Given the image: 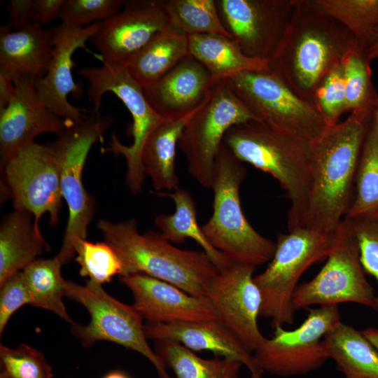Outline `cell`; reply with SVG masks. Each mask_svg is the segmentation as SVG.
Instances as JSON below:
<instances>
[{"mask_svg": "<svg viewBox=\"0 0 378 378\" xmlns=\"http://www.w3.org/2000/svg\"><path fill=\"white\" fill-rule=\"evenodd\" d=\"M359 46H363L351 32L314 0H295L268 65L293 92L312 103L323 80L349 51Z\"/></svg>", "mask_w": 378, "mask_h": 378, "instance_id": "obj_1", "label": "cell"}, {"mask_svg": "<svg viewBox=\"0 0 378 378\" xmlns=\"http://www.w3.org/2000/svg\"><path fill=\"white\" fill-rule=\"evenodd\" d=\"M377 111L352 112L343 122L328 126L313 143L305 226L326 233L338 230L354 197L360 153Z\"/></svg>", "mask_w": 378, "mask_h": 378, "instance_id": "obj_2", "label": "cell"}, {"mask_svg": "<svg viewBox=\"0 0 378 378\" xmlns=\"http://www.w3.org/2000/svg\"><path fill=\"white\" fill-rule=\"evenodd\" d=\"M223 144L239 161L278 181L290 202L288 230L305 226L312 183L313 143L252 120L232 127Z\"/></svg>", "mask_w": 378, "mask_h": 378, "instance_id": "obj_3", "label": "cell"}, {"mask_svg": "<svg viewBox=\"0 0 378 378\" xmlns=\"http://www.w3.org/2000/svg\"><path fill=\"white\" fill-rule=\"evenodd\" d=\"M97 227L118 256L121 276L144 274L207 298L218 270L204 251L179 248L160 232L141 233L133 218L117 223L100 219Z\"/></svg>", "mask_w": 378, "mask_h": 378, "instance_id": "obj_4", "label": "cell"}, {"mask_svg": "<svg viewBox=\"0 0 378 378\" xmlns=\"http://www.w3.org/2000/svg\"><path fill=\"white\" fill-rule=\"evenodd\" d=\"M246 174L243 162L223 143L214 164L213 213L201 227L231 262L256 267L270 261L276 242L258 233L244 216L239 190Z\"/></svg>", "mask_w": 378, "mask_h": 378, "instance_id": "obj_5", "label": "cell"}, {"mask_svg": "<svg viewBox=\"0 0 378 378\" xmlns=\"http://www.w3.org/2000/svg\"><path fill=\"white\" fill-rule=\"evenodd\" d=\"M338 230L326 233L308 226L297 227L276 236L274 253L266 269L253 277L262 295L260 316L272 326L293 324V295L303 273L327 258L335 247Z\"/></svg>", "mask_w": 378, "mask_h": 378, "instance_id": "obj_6", "label": "cell"}, {"mask_svg": "<svg viewBox=\"0 0 378 378\" xmlns=\"http://www.w3.org/2000/svg\"><path fill=\"white\" fill-rule=\"evenodd\" d=\"M79 74L89 83L88 95L93 111L99 112L102 96L111 92L123 102L131 113L133 120L132 144L120 143L113 133L109 146L103 153L111 152L124 158L127 164L126 184L132 193L138 194L142 190L146 176L141 162L144 147L150 134L165 119L150 105L142 87L132 78L126 66L104 63L100 67L82 68Z\"/></svg>", "mask_w": 378, "mask_h": 378, "instance_id": "obj_7", "label": "cell"}, {"mask_svg": "<svg viewBox=\"0 0 378 378\" xmlns=\"http://www.w3.org/2000/svg\"><path fill=\"white\" fill-rule=\"evenodd\" d=\"M112 121L110 116H102L92 111L82 122L57 135L51 144L59 161L61 192L69 209L62 247L57 255L62 264L75 257V240L86 239L94 203L83 185V171L91 147L97 141L102 142L104 133Z\"/></svg>", "mask_w": 378, "mask_h": 378, "instance_id": "obj_8", "label": "cell"}, {"mask_svg": "<svg viewBox=\"0 0 378 378\" xmlns=\"http://www.w3.org/2000/svg\"><path fill=\"white\" fill-rule=\"evenodd\" d=\"M226 79L260 121L312 143L328 127L314 105L298 95L270 68L239 72Z\"/></svg>", "mask_w": 378, "mask_h": 378, "instance_id": "obj_9", "label": "cell"}, {"mask_svg": "<svg viewBox=\"0 0 378 378\" xmlns=\"http://www.w3.org/2000/svg\"><path fill=\"white\" fill-rule=\"evenodd\" d=\"M64 296L82 304L90 315L87 326L71 325V331L85 347L109 341L145 356L161 378H172L162 361L147 342L143 318L133 305L108 295L101 284L88 280L85 285L66 281Z\"/></svg>", "mask_w": 378, "mask_h": 378, "instance_id": "obj_10", "label": "cell"}, {"mask_svg": "<svg viewBox=\"0 0 378 378\" xmlns=\"http://www.w3.org/2000/svg\"><path fill=\"white\" fill-rule=\"evenodd\" d=\"M252 120L258 119L227 80L218 81L210 97L186 124L178 144L186 157L188 173L199 184L211 188L215 160L225 135L232 127Z\"/></svg>", "mask_w": 378, "mask_h": 378, "instance_id": "obj_11", "label": "cell"}, {"mask_svg": "<svg viewBox=\"0 0 378 378\" xmlns=\"http://www.w3.org/2000/svg\"><path fill=\"white\" fill-rule=\"evenodd\" d=\"M338 305L308 308V314L296 328H274L273 336L265 338L253 352L264 372L281 377L302 375L319 369L329 358L323 345L324 336L339 324Z\"/></svg>", "mask_w": 378, "mask_h": 378, "instance_id": "obj_12", "label": "cell"}, {"mask_svg": "<svg viewBox=\"0 0 378 378\" xmlns=\"http://www.w3.org/2000/svg\"><path fill=\"white\" fill-rule=\"evenodd\" d=\"M326 259L313 279L296 287L294 309L354 302L378 311L377 295L365 277L357 242L343 221L337 243Z\"/></svg>", "mask_w": 378, "mask_h": 378, "instance_id": "obj_13", "label": "cell"}, {"mask_svg": "<svg viewBox=\"0 0 378 378\" xmlns=\"http://www.w3.org/2000/svg\"><path fill=\"white\" fill-rule=\"evenodd\" d=\"M1 172L14 209L29 211L37 223L46 213L51 225L58 223L63 198L60 164L51 144L31 143L17 153Z\"/></svg>", "mask_w": 378, "mask_h": 378, "instance_id": "obj_14", "label": "cell"}, {"mask_svg": "<svg viewBox=\"0 0 378 378\" xmlns=\"http://www.w3.org/2000/svg\"><path fill=\"white\" fill-rule=\"evenodd\" d=\"M295 0H218L223 25L242 52L269 61L290 20Z\"/></svg>", "mask_w": 378, "mask_h": 378, "instance_id": "obj_15", "label": "cell"}, {"mask_svg": "<svg viewBox=\"0 0 378 378\" xmlns=\"http://www.w3.org/2000/svg\"><path fill=\"white\" fill-rule=\"evenodd\" d=\"M255 267L231 262L218 271L207 298L218 320L253 353L265 340L258 327L262 295L253 280Z\"/></svg>", "mask_w": 378, "mask_h": 378, "instance_id": "obj_16", "label": "cell"}, {"mask_svg": "<svg viewBox=\"0 0 378 378\" xmlns=\"http://www.w3.org/2000/svg\"><path fill=\"white\" fill-rule=\"evenodd\" d=\"M170 27L162 0L125 1L121 10L100 22L90 41L103 63L125 66L156 34Z\"/></svg>", "mask_w": 378, "mask_h": 378, "instance_id": "obj_17", "label": "cell"}, {"mask_svg": "<svg viewBox=\"0 0 378 378\" xmlns=\"http://www.w3.org/2000/svg\"><path fill=\"white\" fill-rule=\"evenodd\" d=\"M100 22L85 27L61 24L54 27L53 50L46 74L34 82L41 103L56 115L74 125L83 120L85 110L69 103L67 97L72 94L80 97L83 87L76 83L72 75L75 63L73 55L78 48L88 50L87 41L97 32Z\"/></svg>", "mask_w": 378, "mask_h": 378, "instance_id": "obj_18", "label": "cell"}, {"mask_svg": "<svg viewBox=\"0 0 378 378\" xmlns=\"http://www.w3.org/2000/svg\"><path fill=\"white\" fill-rule=\"evenodd\" d=\"M15 94L0 111V169L20 150L44 133L62 134L74 124L56 115L40 101L34 81L24 76L11 79Z\"/></svg>", "mask_w": 378, "mask_h": 378, "instance_id": "obj_19", "label": "cell"}, {"mask_svg": "<svg viewBox=\"0 0 378 378\" xmlns=\"http://www.w3.org/2000/svg\"><path fill=\"white\" fill-rule=\"evenodd\" d=\"M121 280L133 295V306L148 323L218 320L208 298L190 295L172 284L144 274L121 276Z\"/></svg>", "mask_w": 378, "mask_h": 378, "instance_id": "obj_20", "label": "cell"}, {"mask_svg": "<svg viewBox=\"0 0 378 378\" xmlns=\"http://www.w3.org/2000/svg\"><path fill=\"white\" fill-rule=\"evenodd\" d=\"M217 82L198 60L188 55L142 89L152 108L165 120H171L198 109L210 97Z\"/></svg>", "mask_w": 378, "mask_h": 378, "instance_id": "obj_21", "label": "cell"}, {"mask_svg": "<svg viewBox=\"0 0 378 378\" xmlns=\"http://www.w3.org/2000/svg\"><path fill=\"white\" fill-rule=\"evenodd\" d=\"M147 339L177 342L192 351H209L241 361L251 373L262 374L253 353L220 321H181L144 325Z\"/></svg>", "mask_w": 378, "mask_h": 378, "instance_id": "obj_22", "label": "cell"}, {"mask_svg": "<svg viewBox=\"0 0 378 378\" xmlns=\"http://www.w3.org/2000/svg\"><path fill=\"white\" fill-rule=\"evenodd\" d=\"M54 27L43 29L33 21L11 31L1 28L0 74L10 79L24 76L33 81L47 73L53 50Z\"/></svg>", "mask_w": 378, "mask_h": 378, "instance_id": "obj_23", "label": "cell"}, {"mask_svg": "<svg viewBox=\"0 0 378 378\" xmlns=\"http://www.w3.org/2000/svg\"><path fill=\"white\" fill-rule=\"evenodd\" d=\"M49 250L34 216L14 209L4 218L0 227V284Z\"/></svg>", "mask_w": 378, "mask_h": 378, "instance_id": "obj_24", "label": "cell"}, {"mask_svg": "<svg viewBox=\"0 0 378 378\" xmlns=\"http://www.w3.org/2000/svg\"><path fill=\"white\" fill-rule=\"evenodd\" d=\"M198 109L179 118L165 120L146 141L141 162L144 173L150 178L155 192L178 188L179 181L175 168L176 150L186 124Z\"/></svg>", "mask_w": 378, "mask_h": 378, "instance_id": "obj_25", "label": "cell"}, {"mask_svg": "<svg viewBox=\"0 0 378 378\" xmlns=\"http://www.w3.org/2000/svg\"><path fill=\"white\" fill-rule=\"evenodd\" d=\"M323 345L344 378H378V349L362 331L340 322L324 336Z\"/></svg>", "mask_w": 378, "mask_h": 378, "instance_id": "obj_26", "label": "cell"}, {"mask_svg": "<svg viewBox=\"0 0 378 378\" xmlns=\"http://www.w3.org/2000/svg\"><path fill=\"white\" fill-rule=\"evenodd\" d=\"M188 55V36L171 26L156 34L125 66L132 78L144 88Z\"/></svg>", "mask_w": 378, "mask_h": 378, "instance_id": "obj_27", "label": "cell"}, {"mask_svg": "<svg viewBox=\"0 0 378 378\" xmlns=\"http://www.w3.org/2000/svg\"><path fill=\"white\" fill-rule=\"evenodd\" d=\"M162 197L171 198L175 204L172 214H159L154 219V225L160 233L172 244H182L186 239L195 241L211 258L218 270L229 265L231 261L216 249L204 236L197 220L195 200L186 189L177 188L174 192H154Z\"/></svg>", "mask_w": 378, "mask_h": 378, "instance_id": "obj_28", "label": "cell"}, {"mask_svg": "<svg viewBox=\"0 0 378 378\" xmlns=\"http://www.w3.org/2000/svg\"><path fill=\"white\" fill-rule=\"evenodd\" d=\"M189 55L217 81L243 71L269 68L268 62L246 56L230 38L211 34L188 36Z\"/></svg>", "mask_w": 378, "mask_h": 378, "instance_id": "obj_29", "label": "cell"}, {"mask_svg": "<svg viewBox=\"0 0 378 378\" xmlns=\"http://www.w3.org/2000/svg\"><path fill=\"white\" fill-rule=\"evenodd\" d=\"M155 351L175 378H238L243 363L223 357L204 359L177 342L155 341Z\"/></svg>", "mask_w": 378, "mask_h": 378, "instance_id": "obj_30", "label": "cell"}, {"mask_svg": "<svg viewBox=\"0 0 378 378\" xmlns=\"http://www.w3.org/2000/svg\"><path fill=\"white\" fill-rule=\"evenodd\" d=\"M62 265L57 255L50 259H36L22 272L31 298L30 304L50 311L73 325L75 322L62 300L66 282L61 274Z\"/></svg>", "mask_w": 378, "mask_h": 378, "instance_id": "obj_31", "label": "cell"}, {"mask_svg": "<svg viewBox=\"0 0 378 378\" xmlns=\"http://www.w3.org/2000/svg\"><path fill=\"white\" fill-rule=\"evenodd\" d=\"M170 26L187 36L211 34L231 38L214 0H162Z\"/></svg>", "mask_w": 378, "mask_h": 378, "instance_id": "obj_32", "label": "cell"}, {"mask_svg": "<svg viewBox=\"0 0 378 378\" xmlns=\"http://www.w3.org/2000/svg\"><path fill=\"white\" fill-rule=\"evenodd\" d=\"M378 213V129L375 119L366 135L355 181L354 197L345 217Z\"/></svg>", "mask_w": 378, "mask_h": 378, "instance_id": "obj_33", "label": "cell"}, {"mask_svg": "<svg viewBox=\"0 0 378 378\" xmlns=\"http://www.w3.org/2000/svg\"><path fill=\"white\" fill-rule=\"evenodd\" d=\"M368 50L359 46L349 51L341 60L346 111H377L378 95L372 80Z\"/></svg>", "mask_w": 378, "mask_h": 378, "instance_id": "obj_34", "label": "cell"}, {"mask_svg": "<svg viewBox=\"0 0 378 378\" xmlns=\"http://www.w3.org/2000/svg\"><path fill=\"white\" fill-rule=\"evenodd\" d=\"M326 13L341 22L368 50L378 29V0H314Z\"/></svg>", "mask_w": 378, "mask_h": 378, "instance_id": "obj_35", "label": "cell"}, {"mask_svg": "<svg viewBox=\"0 0 378 378\" xmlns=\"http://www.w3.org/2000/svg\"><path fill=\"white\" fill-rule=\"evenodd\" d=\"M73 248L81 276L102 285L109 282L115 275H121L122 263L113 248L104 241L93 243L78 238Z\"/></svg>", "mask_w": 378, "mask_h": 378, "instance_id": "obj_36", "label": "cell"}, {"mask_svg": "<svg viewBox=\"0 0 378 378\" xmlns=\"http://www.w3.org/2000/svg\"><path fill=\"white\" fill-rule=\"evenodd\" d=\"M0 378H52V368L43 354L25 344L15 348L1 344Z\"/></svg>", "mask_w": 378, "mask_h": 378, "instance_id": "obj_37", "label": "cell"}, {"mask_svg": "<svg viewBox=\"0 0 378 378\" xmlns=\"http://www.w3.org/2000/svg\"><path fill=\"white\" fill-rule=\"evenodd\" d=\"M312 104L328 126L337 124L340 115L346 111L341 62L332 69L318 85L314 92Z\"/></svg>", "mask_w": 378, "mask_h": 378, "instance_id": "obj_38", "label": "cell"}, {"mask_svg": "<svg viewBox=\"0 0 378 378\" xmlns=\"http://www.w3.org/2000/svg\"><path fill=\"white\" fill-rule=\"evenodd\" d=\"M342 221L357 242L360 261L365 273L374 276L378 284V213L344 217Z\"/></svg>", "mask_w": 378, "mask_h": 378, "instance_id": "obj_39", "label": "cell"}, {"mask_svg": "<svg viewBox=\"0 0 378 378\" xmlns=\"http://www.w3.org/2000/svg\"><path fill=\"white\" fill-rule=\"evenodd\" d=\"M125 2L122 0H65L59 18L62 24L83 27L88 23L111 18L120 11Z\"/></svg>", "mask_w": 378, "mask_h": 378, "instance_id": "obj_40", "label": "cell"}, {"mask_svg": "<svg viewBox=\"0 0 378 378\" xmlns=\"http://www.w3.org/2000/svg\"><path fill=\"white\" fill-rule=\"evenodd\" d=\"M31 298L22 271L18 272L0 284V335L1 336L12 315Z\"/></svg>", "mask_w": 378, "mask_h": 378, "instance_id": "obj_41", "label": "cell"}, {"mask_svg": "<svg viewBox=\"0 0 378 378\" xmlns=\"http://www.w3.org/2000/svg\"><path fill=\"white\" fill-rule=\"evenodd\" d=\"M10 6L11 20L15 29L36 21L33 0H10Z\"/></svg>", "mask_w": 378, "mask_h": 378, "instance_id": "obj_42", "label": "cell"}, {"mask_svg": "<svg viewBox=\"0 0 378 378\" xmlns=\"http://www.w3.org/2000/svg\"><path fill=\"white\" fill-rule=\"evenodd\" d=\"M65 0H34L36 20L45 24L59 18Z\"/></svg>", "mask_w": 378, "mask_h": 378, "instance_id": "obj_43", "label": "cell"}, {"mask_svg": "<svg viewBox=\"0 0 378 378\" xmlns=\"http://www.w3.org/2000/svg\"><path fill=\"white\" fill-rule=\"evenodd\" d=\"M15 85L8 76L0 74V111L7 106L15 94Z\"/></svg>", "mask_w": 378, "mask_h": 378, "instance_id": "obj_44", "label": "cell"}, {"mask_svg": "<svg viewBox=\"0 0 378 378\" xmlns=\"http://www.w3.org/2000/svg\"><path fill=\"white\" fill-rule=\"evenodd\" d=\"M361 331L366 338L378 349V328H368Z\"/></svg>", "mask_w": 378, "mask_h": 378, "instance_id": "obj_45", "label": "cell"}, {"mask_svg": "<svg viewBox=\"0 0 378 378\" xmlns=\"http://www.w3.org/2000/svg\"><path fill=\"white\" fill-rule=\"evenodd\" d=\"M368 55L370 62L373 59H378V29L376 32L374 41L368 49Z\"/></svg>", "mask_w": 378, "mask_h": 378, "instance_id": "obj_46", "label": "cell"}, {"mask_svg": "<svg viewBox=\"0 0 378 378\" xmlns=\"http://www.w3.org/2000/svg\"><path fill=\"white\" fill-rule=\"evenodd\" d=\"M103 378H130L128 374L121 370H113L106 374Z\"/></svg>", "mask_w": 378, "mask_h": 378, "instance_id": "obj_47", "label": "cell"}, {"mask_svg": "<svg viewBox=\"0 0 378 378\" xmlns=\"http://www.w3.org/2000/svg\"><path fill=\"white\" fill-rule=\"evenodd\" d=\"M251 378H262L261 374L251 373Z\"/></svg>", "mask_w": 378, "mask_h": 378, "instance_id": "obj_48", "label": "cell"}, {"mask_svg": "<svg viewBox=\"0 0 378 378\" xmlns=\"http://www.w3.org/2000/svg\"><path fill=\"white\" fill-rule=\"evenodd\" d=\"M375 122H376V125H377V129H378V110L376 113V115H375Z\"/></svg>", "mask_w": 378, "mask_h": 378, "instance_id": "obj_49", "label": "cell"}]
</instances>
